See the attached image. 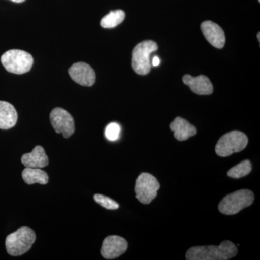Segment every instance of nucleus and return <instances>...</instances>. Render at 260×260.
Instances as JSON below:
<instances>
[{
    "mask_svg": "<svg viewBox=\"0 0 260 260\" xmlns=\"http://www.w3.org/2000/svg\"><path fill=\"white\" fill-rule=\"evenodd\" d=\"M201 30L208 42L217 49H223L225 44V35L218 24L210 20L201 24Z\"/></svg>",
    "mask_w": 260,
    "mask_h": 260,
    "instance_id": "nucleus-11",
    "label": "nucleus"
},
{
    "mask_svg": "<svg viewBox=\"0 0 260 260\" xmlns=\"http://www.w3.org/2000/svg\"><path fill=\"white\" fill-rule=\"evenodd\" d=\"M251 172V164L250 160H245L240 164L232 168L228 172V176L234 179H239L246 177Z\"/></svg>",
    "mask_w": 260,
    "mask_h": 260,
    "instance_id": "nucleus-18",
    "label": "nucleus"
},
{
    "mask_svg": "<svg viewBox=\"0 0 260 260\" xmlns=\"http://www.w3.org/2000/svg\"><path fill=\"white\" fill-rule=\"evenodd\" d=\"M68 72L72 79L80 85L90 87L95 83V71L86 63H75L70 67Z\"/></svg>",
    "mask_w": 260,
    "mask_h": 260,
    "instance_id": "nucleus-10",
    "label": "nucleus"
},
{
    "mask_svg": "<svg viewBox=\"0 0 260 260\" xmlns=\"http://www.w3.org/2000/svg\"><path fill=\"white\" fill-rule=\"evenodd\" d=\"M21 162L25 167L42 169L49 164V158L44 148L37 145L30 153L24 154L21 158Z\"/></svg>",
    "mask_w": 260,
    "mask_h": 260,
    "instance_id": "nucleus-13",
    "label": "nucleus"
},
{
    "mask_svg": "<svg viewBox=\"0 0 260 260\" xmlns=\"http://www.w3.org/2000/svg\"><path fill=\"white\" fill-rule=\"evenodd\" d=\"M247 144V136L242 132L234 130L223 135L219 139L215 146V152L219 156L228 157L242 151Z\"/></svg>",
    "mask_w": 260,
    "mask_h": 260,
    "instance_id": "nucleus-6",
    "label": "nucleus"
},
{
    "mask_svg": "<svg viewBox=\"0 0 260 260\" xmlns=\"http://www.w3.org/2000/svg\"><path fill=\"white\" fill-rule=\"evenodd\" d=\"M128 243L124 238L112 235L105 238L103 242L101 254L107 259H114L125 253Z\"/></svg>",
    "mask_w": 260,
    "mask_h": 260,
    "instance_id": "nucleus-9",
    "label": "nucleus"
},
{
    "mask_svg": "<svg viewBox=\"0 0 260 260\" xmlns=\"http://www.w3.org/2000/svg\"><path fill=\"white\" fill-rule=\"evenodd\" d=\"M121 126L117 123H111L107 126L105 130L106 138L109 141H116L119 139L120 135Z\"/></svg>",
    "mask_w": 260,
    "mask_h": 260,
    "instance_id": "nucleus-20",
    "label": "nucleus"
},
{
    "mask_svg": "<svg viewBox=\"0 0 260 260\" xmlns=\"http://www.w3.org/2000/svg\"><path fill=\"white\" fill-rule=\"evenodd\" d=\"M93 198L98 204L106 209L114 210L119 208V205L116 201L104 195L96 194L94 195Z\"/></svg>",
    "mask_w": 260,
    "mask_h": 260,
    "instance_id": "nucleus-19",
    "label": "nucleus"
},
{
    "mask_svg": "<svg viewBox=\"0 0 260 260\" xmlns=\"http://www.w3.org/2000/svg\"><path fill=\"white\" fill-rule=\"evenodd\" d=\"M160 63V58H159L158 56H155V57L153 58V61H152V64H153L154 67H156L158 66Z\"/></svg>",
    "mask_w": 260,
    "mask_h": 260,
    "instance_id": "nucleus-21",
    "label": "nucleus"
},
{
    "mask_svg": "<svg viewBox=\"0 0 260 260\" xmlns=\"http://www.w3.org/2000/svg\"><path fill=\"white\" fill-rule=\"evenodd\" d=\"M170 129L174 132V138L179 141H185L191 137L194 136L197 129L194 126L183 118H176L170 124Z\"/></svg>",
    "mask_w": 260,
    "mask_h": 260,
    "instance_id": "nucleus-14",
    "label": "nucleus"
},
{
    "mask_svg": "<svg viewBox=\"0 0 260 260\" xmlns=\"http://www.w3.org/2000/svg\"><path fill=\"white\" fill-rule=\"evenodd\" d=\"M182 80L197 95H208L213 93V84L205 75L192 77L190 75H185L183 77Z\"/></svg>",
    "mask_w": 260,
    "mask_h": 260,
    "instance_id": "nucleus-12",
    "label": "nucleus"
},
{
    "mask_svg": "<svg viewBox=\"0 0 260 260\" xmlns=\"http://www.w3.org/2000/svg\"><path fill=\"white\" fill-rule=\"evenodd\" d=\"M1 62L9 73L22 75L28 73L31 69L34 58L27 51L11 49L3 54Z\"/></svg>",
    "mask_w": 260,
    "mask_h": 260,
    "instance_id": "nucleus-4",
    "label": "nucleus"
},
{
    "mask_svg": "<svg viewBox=\"0 0 260 260\" xmlns=\"http://www.w3.org/2000/svg\"><path fill=\"white\" fill-rule=\"evenodd\" d=\"M51 125L56 133L63 135L64 138H68L75 132V121L73 116L62 108H55L50 114Z\"/></svg>",
    "mask_w": 260,
    "mask_h": 260,
    "instance_id": "nucleus-8",
    "label": "nucleus"
},
{
    "mask_svg": "<svg viewBox=\"0 0 260 260\" xmlns=\"http://www.w3.org/2000/svg\"><path fill=\"white\" fill-rule=\"evenodd\" d=\"M159 189L158 179L149 173H142L135 181L136 198L143 204H150L156 198Z\"/></svg>",
    "mask_w": 260,
    "mask_h": 260,
    "instance_id": "nucleus-7",
    "label": "nucleus"
},
{
    "mask_svg": "<svg viewBox=\"0 0 260 260\" xmlns=\"http://www.w3.org/2000/svg\"><path fill=\"white\" fill-rule=\"evenodd\" d=\"M10 1L13 2V3H21L25 2V0H10Z\"/></svg>",
    "mask_w": 260,
    "mask_h": 260,
    "instance_id": "nucleus-22",
    "label": "nucleus"
},
{
    "mask_svg": "<svg viewBox=\"0 0 260 260\" xmlns=\"http://www.w3.org/2000/svg\"><path fill=\"white\" fill-rule=\"evenodd\" d=\"M36 234L29 227H21L8 235L5 240L7 251L11 256H20L30 250L36 241Z\"/></svg>",
    "mask_w": 260,
    "mask_h": 260,
    "instance_id": "nucleus-2",
    "label": "nucleus"
},
{
    "mask_svg": "<svg viewBox=\"0 0 260 260\" xmlns=\"http://www.w3.org/2000/svg\"><path fill=\"white\" fill-rule=\"evenodd\" d=\"M238 249L230 241H223L219 246H198L190 248L186 254L187 260H227L237 255Z\"/></svg>",
    "mask_w": 260,
    "mask_h": 260,
    "instance_id": "nucleus-1",
    "label": "nucleus"
},
{
    "mask_svg": "<svg viewBox=\"0 0 260 260\" xmlns=\"http://www.w3.org/2000/svg\"><path fill=\"white\" fill-rule=\"evenodd\" d=\"M22 177L29 185L34 184H47L49 182L47 173L39 168L25 167L22 172Z\"/></svg>",
    "mask_w": 260,
    "mask_h": 260,
    "instance_id": "nucleus-16",
    "label": "nucleus"
},
{
    "mask_svg": "<svg viewBox=\"0 0 260 260\" xmlns=\"http://www.w3.org/2000/svg\"><path fill=\"white\" fill-rule=\"evenodd\" d=\"M125 18V13L123 10L112 11L101 20V26L104 28H114L122 23Z\"/></svg>",
    "mask_w": 260,
    "mask_h": 260,
    "instance_id": "nucleus-17",
    "label": "nucleus"
},
{
    "mask_svg": "<svg viewBox=\"0 0 260 260\" xmlns=\"http://www.w3.org/2000/svg\"><path fill=\"white\" fill-rule=\"evenodd\" d=\"M18 113L9 102L0 101V129H9L16 124Z\"/></svg>",
    "mask_w": 260,
    "mask_h": 260,
    "instance_id": "nucleus-15",
    "label": "nucleus"
},
{
    "mask_svg": "<svg viewBox=\"0 0 260 260\" xmlns=\"http://www.w3.org/2000/svg\"><path fill=\"white\" fill-rule=\"evenodd\" d=\"M254 200V194L252 191L249 189H241L225 196L219 203V211L224 215H235L250 206Z\"/></svg>",
    "mask_w": 260,
    "mask_h": 260,
    "instance_id": "nucleus-5",
    "label": "nucleus"
},
{
    "mask_svg": "<svg viewBox=\"0 0 260 260\" xmlns=\"http://www.w3.org/2000/svg\"><path fill=\"white\" fill-rule=\"evenodd\" d=\"M157 43L152 40L143 41L135 46L132 55V68L137 74L146 75L151 70L150 56L158 50Z\"/></svg>",
    "mask_w": 260,
    "mask_h": 260,
    "instance_id": "nucleus-3",
    "label": "nucleus"
},
{
    "mask_svg": "<svg viewBox=\"0 0 260 260\" xmlns=\"http://www.w3.org/2000/svg\"><path fill=\"white\" fill-rule=\"evenodd\" d=\"M260 34H259V32H258V34H257V39H258V41H259V42H260Z\"/></svg>",
    "mask_w": 260,
    "mask_h": 260,
    "instance_id": "nucleus-23",
    "label": "nucleus"
}]
</instances>
